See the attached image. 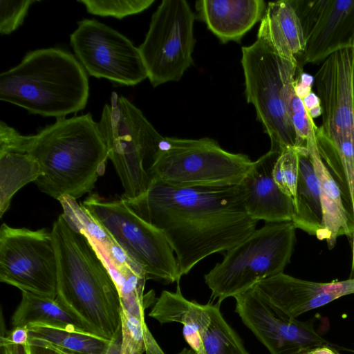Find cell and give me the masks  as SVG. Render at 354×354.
<instances>
[{"label": "cell", "mask_w": 354, "mask_h": 354, "mask_svg": "<svg viewBox=\"0 0 354 354\" xmlns=\"http://www.w3.org/2000/svg\"><path fill=\"white\" fill-rule=\"evenodd\" d=\"M243 184L179 187L152 179L147 192L124 199L142 218L159 229L174 252L180 277L203 259L226 252L256 230Z\"/></svg>", "instance_id": "6da1fadb"}, {"label": "cell", "mask_w": 354, "mask_h": 354, "mask_svg": "<svg viewBox=\"0 0 354 354\" xmlns=\"http://www.w3.org/2000/svg\"><path fill=\"white\" fill-rule=\"evenodd\" d=\"M57 261L56 301L83 328L111 341L121 327L118 287L85 234L62 214L50 230Z\"/></svg>", "instance_id": "7a4b0ae2"}, {"label": "cell", "mask_w": 354, "mask_h": 354, "mask_svg": "<svg viewBox=\"0 0 354 354\" xmlns=\"http://www.w3.org/2000/svg\"><path fill=\"white\" fill-rule=\"evenodd\" d=\"M24 145L39 163V189L57 199H77L90 192L106 169L109 151L99 124L90 113L56 119L36 134L24 136Z\"/></svg>", "instance_id": "3957f363"}, {"label": "cell", "mask_w": 354, "mask_h": 354, "mask_svg": "<svg viewBox=\"0 0 354 354\" xmlns=\"http://www.w3.org/2000/svg\"><path fill=\"white\" fill-rule=\"evenodd\" d=\"M87 73L76 57L58 48L30 51L0 74V100L29 113L56 119L84 109Z\"/></svg>", "instance_id": "277c9868"}, {"label": "cell", "mask_w": 354, "mask_h": 354, "mask_svg": "<svg viewBox=\"0 0 354 354\" xmlns=\"http://www.w3.org/2000/svg\"><path fill=\"white\" fill-rule=\"evenodd\" d=\"M241 64L247 101L254 105L257 118L270 137V151L281 153L295 147L290 104L295 93L297 64L259 37L250 46L242 47Z\"/></svg>", "instance_id": "5b68a950"}, {"label": "cell", "mask_w": 354, "mask_h": 354, "mask_svg": "<svg viewBox=\"0 0 354 354\" xmlns=\"http://www.w3.org/2000/svg\"><path fill=\"white\" fill-rule=\"evenodd\" d=\"M296 229L292 221L266 223L226 251L222 261L204 275L213 299L221 303L283 273L293 253Z\"/></svg>", "instance_id": "8992f818"}, {"label": "cell", "mask_w": 354, "mask_h": 354, "mask_svg": "<svg viewBox=\"0 0 354 354\" xmlns=\"http://www.w3.org/2000/svg\"><path fill=\"white\" fill-rule=\"evenodd\" d=\"M98 124L124 189L122 198L143 194L152 180L149 169L165 137L130 100L115 92L110 104H104Z\"/></svg>", "instance_id": "52a82bcc"}, {"label": "cell", "mask_w": 354, "mask_h": 354, "mask_svg": "<svg viewBox=\"0 0 354 354\" xmlns=\"http://www.w3.org/2000/svg\"><path fill=\"white\" fill-rule=\"evenodd\" d=\"M253 162L204 138L165 137L149 169L151 179L179 187L224 186L243 183Z\"/></svg>", "instance_id": "ba28073f"}, {"label": "cell", "mask_w": 354, "mask_h": 354, "mask_svg": "<svg viewBox=\"0 0 354 354\" xmlns=\"http://www.w3.org/2000/svg\"><path fill=\"white\" fill-rule=\"evenodd\" d=\"M82 205L144 269L147 279L165 284L180 281L176 258L165 234L138 216L124 199L108 200L92 194Z\"/></svg>", "instance_id": "9c48e42d"}, {"label": "cell", "mask_w": 354, "mask_h": 354, "mask_svg": "<svg viewBox=\"0 0 354 354\" xmlns=\"http://www.w3.org/2000/svg\"><path fill=\"white\" fill-rule=\"evenodd\" d=\"M195 16L185 0H163L138 47L153 87L178 81L193 62Z\"/></svg>", "instance_id": "30bf717a"}, {"label": "cell", "mask_w": 354, "mask_h": 354, "mask_svg": "<svg viewBox=\"0 0 354 354\" xmlns=\"http://www.w3.org/2000/svg\"><path fill=\"white\" fill-rule=\"evenodd\" d=\"M0 281L21 291L57 297V261L51 232L0 227Z\"/></svg>", "instance_id": "8fae6325"}, {"label": "cell", "mask_w": 354, "mask_h": 354, "mask_svg": "<svg viewBox=\"0 0 354 354\" xmlns=\"http://www.w3.org/2000/svg\"><path fill=\"white\" fill-rule=\"evenodd\" d=\"M70 44L85 71L96 78L134 86L147 78L138 47L95 19H84L70 35Z\"/></svg>", "instance_id": "7c38bea8"}, {"label": "cell", "mask_w": 354, "mask_h": 354, "mask_svg": "<svg viewBox=\"0 0 354 354\" xmlns=\"http://www.w3.org/2000/svg\"><path fill=\"white\" fill-rule=\"evenodd\" d=\"M234 298L235 312L270 354H297L313 346L330 344L317 333L311 321L277 315L254 288Z\"/></svg>", "instance_id": "4fadbf2b"}, {"label": "cell", "mask_w": 354, "mask_h": 354, "mask_svg": "<svg viewBox=\"0 0 354 354\" xmlns=\"http://www.w3.org/2000/svg\"><path fill=\"white\" fill-rule=\"evenodd\" d=\"M306 40L302 66L354 48V0H295Z\"/></svg>", "instance_id": "5bb4252c"}, {"label": "cell", "mask_w": 354, "mask_h": 354, "mask_svg": "<svg viewBox=\"0 0 354 354\" xmlns=\"http://www.w3.org/2000/svg\"><path fill=\"white\" fill-rule=\"evenodd\" d=\"M353 66L354 48L342 49L326 57L314 77L322 110L317 131L328 138L354 133Z\"/></svg>", "instance_id": "9a60e30c"}, {"label": "cell", "mask_w": 354, "mask_h": 354, "mask_svg": "<svg viewBox=\"0 0 354 354\" xmlns=\"http://www.w3.org/2000/svg\"><path fill=\"white\" fill-rule=\"evenodd\" d=\"M253 288L277 315L292 319L342 297L354 294V277L315 282L283 272L259 281Z\"/></svg>", "instance_id": "2e32d148"}, {"label": "cell", "mask_w": 354, "mask_h": 354, "mask_svg": "<svg viewBox=\"0 0 354 354\" xmlns=\"http://www.w3.org/2000/svg\"><path fill=\"white\" fill-rule=\"evenodd\" d=\"M281 153L270 151L253 165L243 180L245 205L251 218L266 223L292 221V200L278 187L272 176L274 165Z\"/></svg>", "instance_id": "e0dca14e"}, {"label": "cell", "mask_w": 354, "mask_h": 354, "mask_svg": "<svg viewBox=\"0 0 354 354\" xmlns=\"http://www.w3.org/2000/svg\"><path fill=\"white\" fill-rule=\"evenodd\" d=\"M24 136L0 122V216L9 209L13 196L41 176L37 161L24 145Z\"/></svg>", "instance_id": "ac0fdd59"}, {"label": "cell", "mask_w": 354, "mask_h": 354, "mask_svg": "<svg viewBox=\"0 0 354 354\" xmlns=\"http://www.w3.org/2000/svg\"><path fill=\"white\" fill-rule=\"evenodd\" d=\"M257 37L267 40L283 57L303 70L306 40L295 0L269 2L261 20Z\"/></svg>", "instance_id": "d6986e66"}, {"label": "cell", "mask_w": 354, "mask_h": 354, "mask_svg": "<svg viewBox=\"0 0 354 354\" xmlns=\"http://www.w3.org/2000/svg\"><path fill=\"white\" fill-rule=\"evenodd\" d=\"M263 0H201L199 17L222 43L239 41L261 20L266 8Z\"/></svg>", "instance_id": "ffe728a7"}, {"label": "cell", "mask_w": 354, "mask_h": 354, "mask_svg": "<svg viewBox=\"0 0 354 354\" xmlns=\"http://www.w3.org/2000/svg\"><path fill=\"white\" fill-rule=\"evenodd\" d=\"M306 147L318 179L322 209V229L316 237L320 241H326L328 248L333 249L340 236H346L351 240L354 224L337 183L320 157L315 132L308 138Z\"/></svg>", "instance_id": "44dd1931"}, {"label": "cell", "mask_w": 354, "mask_h": 354, "mask_svg": "<svg viewBox=\"0 0 354 354\" xmlns=\"http://www.w3.org/2000/svg\"><path fill=\"white\" fill-rule=\"evenodd\" d=\"M216 304H201L185 299L179 282L176 292L163 290L154 302L149 316L160 324L178 322L183 325V334L189 348H199V332L211 323Z\"/></svg>", "instance_id": "7402d4cb"}, {"label": "cell", "mask_w": 354, "mask_h": 354, "mask_svg": "<svg viewBox=\"0 0 354 354\" xmlns=\"http://www.w3.org/2000/svg\"><path fill=\"white\" fill-rule=\"evenodd\" d=\"M299 174L292 219L296 228L317 236L322 225V209L318 179L306 147H297Z\"/></svg>", "instance_id": "603a6c76"}, {"label": "cell", "mask_w": 354, "mask_h": 354, "mask_svg": "<svg viewBox=\"0 0 354 354\" xmlns=\"http://www.w3.org/2000/svg\"><path fill=\"white\" fill-rule=\"evenodd\" d=\"M11 324L12 327L40 324L86 332L55 299L27 291H21V299Z\"/></svg>", "instance_id": "cb8c5ba5"}, {"label": "cell", "mask_w": 354, "mask_h": 354, "mask_svg": "<svg viewBox=\"0 0 354 354\" xmlns=\"http://www.w3.org/2000/svg\"><path fill=\"white\" fill-rule=\"evenodd\" d=\"M30 339L48 343L73 354H104L110 341L76 329L40 324L27 326Z\"/></svg>", "instance_id": "d4e9b609"}, {"label": "cell", "mask_w": 354, "mask_h": 354, "mask_svg": "<svg viewBox=\"0 0 354 354\" xmlns=\"http://www.w3.org/2000/svg\"><path fill=\"white\" fill-rule=\"evenodd\" d=\"M216 303L210 324L199 333V348H183L178 354H249L235 330L228 324Z\"/></svg>", "instance_id": "484cf974"}, {"label": "cell", "mask_w": 354, "mask_h": 354, "mask_svg": "<svg viewBox=\"0 0 354 354\" xmlns=\"http://www.w3.org/2000/svg\"><path fill=\"white\" fill-rule=\"evenodd\" d=\"M299 174V155L297 147H289L278 156L272 169V176L281 191L290 198L295 207Z\"/></svg>", "instance_id": "4316f807"}, {"label": "cell", "mask_w": 354, "mask_h": 354, "mask_svg": "<svg viewBox=\"0 0 354 354\" xmlns=\"http://www.w3.org/2000/svg\"><path fill=\"white\" fill-rule=\"evenodd\" d=\"M86 11L94 15L122 19L138 14L150 7L154 0H78Z\"/></svg>", "instance_id": "83f0119b"}, {"label": "cell", "mask_w": 354, "mask_h": 354, "mask_svg": "<svg viewBox=\"0 0 354 354\" xmlns=\"http://www.w3.org/2000/svg\"><path fill=\"white\" fill-rule=\"evenodd\" d=\"M121 354H143L145 336L150 333L145 319L121 309Z\"/></svg>", "instance_id": "f1b7e54d"}, {"label": "cell", "mask_w": 354, "mask_h": 354, "mask_svg": "<svg viewBox=\"0 0 354 354\" xmlns=\"http://www.w3.org/2000/svg\"><path fill=\"white\" fill-rule=\"evenodd\" d=\"M37 1H0V33L9 35L20 26L31 5Z\"/></svg>", "instance_id": "f546056e"}, {"label": "cell", "mask_w": 354, "mask_h": 354, "mask_svg": "<svg viewBox=\"0 0 354 354\" xmlns=\"http://www.w3.org/2000/svg\"><path fill=\"white\" fill-rule=\"evenodd\" d=\"M290 117L296 134L295 147H306L308 138L317 127L308 115L302 100L295 93L290 104Z\"/></svg>", "instance_id": "4dcf8cb0"}, {"label": "cell", "mask_w": 354, "mask_h": 354, "mask_svg": "<svg viewBox=\"0 0 354 354\" xmlns=\"http://www.w3.org/2000/svg\"><path fill=\"white\" fill-rule=\"evenodd\" d=\"M28 339L27 326L12 327L10 330L6 329L1 310L0 354H28Z\"/></svg>", "instance_id": "1f68e13d"}, {"label": "cell", "mask_w": 354, "mask_h": 354, "mask_svg": "<svg viewBox=\"0 0 354 354\" xmlns=\"http://www.w3.org/2000/svg\"><path fill=\"white\" fill-rule=\"evenodd\" d=\"M314 80L313 76L304 73L303 70H299L295 82V95L300 99H304L312 92Z\"/></svg>", "instance_id": "d6a6232c"}, {"label": "cell", "mask_w": 354, "mask_h": 354, "mask_svg": "<svg viewBox=\"0 0 354 354\" xmlns=\"http://www.w3.org/2000/svg\"><path fill=\"white\" fill-rule=\"evenodd\" d=\"M302 101L308 115L313 120L322 115L320 100L316 93L312 91L302 99Z\"/></svg>", "instance_id": "836d02e7"}, {"label": "cell", "mask_w": 354, "mask_h": 354, "mask_svg": "<svg viewBox=\"0 0 354 354\" xmlns=\"http://www.w3.org/2000/svg\"><path fill=\"white\" fill-rule=\"evenodd\" d=\"M297 354H340L331 344H322L306 348Z\"/></svg>", "instance_id": "e575fe53"}, {"label": "cell", "mask_w": 354, "mask_h": 354, "mask_svg": "<svg viewBox=\"0 0 354 354\" xmlns=\"http://www.w3.org/2000/svg\"><path fill=\"white\" fill-rule=\"evenodd\" d=\"M121 327L109 342L104 354H121Z\"/></svg>", "instance_id": "d590c367"}, {"label": "cell", "mask_w": 354, "mask_h": 354, "mask_svg": "<svg viewBox=\"0 0 354 354\" xmlns=\"http://www.w3.org/2000/svg\"><path fill=\"white\" fill-rule=\"evenodd\" d=\"M28 354H61L53 348L43 344H30L28 346Z\"/></svg>", "instance_id": "8d00e7d4"}, {"label": "cell", "mask_w": 354, "mask_h": 354, "mask_svg": "<svg viewBox=\"0 0 354 354\" xmlns=\"http://www.w3.org/2000/svg\"><path fill=\"white\" fill-rule=\"evenodd\" d=\"M28 342L30 343V344H43V345L48 346L53 348L54 350L57 351V352L60 353L61 354H73V353H68V352H66V351H61V350H59V349H58V348L51 346L50 344H49L48 343L39 342V341H37V340L30 339H29Z\"/></svg>", "instance_id": "74e56055"}, {"label": "cell", "mask_w": 354, "mask_h": 354, "mask_svg": "<svg viewBox=\"0 0 354 354\" xmlns=\"http://www.w3.org/2000/svg\"><path fill=\"white\" fill-rule=\"evenodd\" d=\"M353 101H354V66H353Z\"/></svg>", "instance_id": "f35d334b"}]
</instances>
